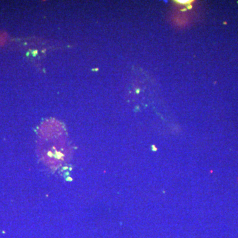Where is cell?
Segmentation results:
<instances>
[{"instance_id":"obj_2","label":"cell","mask_w":238,"mask_h":238,"mask_svg":"<svg viewBox=\"0 0 238 238\" xmlns=\"http://www.w3.org/2000/svg\"><path fill=\"white\" fill-rule=\"evenodd\" d=\"M187 9H192V5L190 4V5H188V6H187Z\"/></svg>"},{"instance_id":"obj_3","label":"cell","mask_w":238,"mask_h":238,"mask_svg":"<svg viewBox=\"0 0 238 238\" xmlns=\"http://www.w3.org/2000/svg\"><path fill=\"white\" fill-rule=\"evenodd\" d=\"M139 92H140V90H139V89H137V90H136V93H139Z\"/></svg>"},{"instance_id":"obj_1","label":"cell","mask_w":238,"mask_h":238,"mask_svg":"<svg viewBox=\"0 0 238 238\" xmlns=\"http://www.w3.org/2000/svg\"><path fill=\"white\" fill-rule=\"evenodd\" d=\"M176 2L181 4H191V1H176Z\"/></svg>"}]
</instances>
